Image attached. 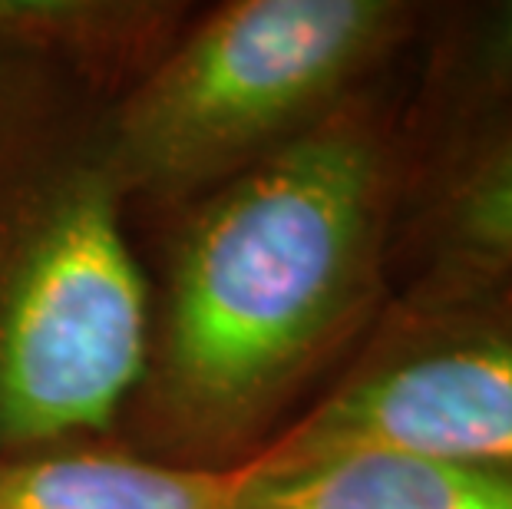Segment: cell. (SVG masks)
Returning <instances> with one entry per match:
<instances>
[{"label": "cell", "mask_w": 512, "mask_h": 509, "mask_svg": "<svg viewBox=\"0 0 512 509\" xmlns=\"http://www.w3.org/2000/svg\"><path fill=\"white\" fill-rule=\"evenodd\" d=\"M407 60L185 209L136 387L146 457L242 467L374 331L394 298Z\"/></svg>", "instance_id": "cell-1"}, {"label": "cell", "mask_w": 512, "mask_h": 509, "mask_svg": "<svg viewBox=\"0 0 512 509\" xmlns=\"http://www.w3.org/2000/svg\"><path fill=\"white\" fill-rule=\"evenodd\" d=\"M43 93L0 70V457L106 430L149 357L100 123L60 126Z\"/></svg>", "instance_id": "cell-2"}, {"label": "cell", "mask_w": 512, "mask_h": 509, "mask_svg": "<svg viewBox=\"0 0 512 509\" xmlns=\"http://www.w3.org/2000/svg\"><path fill=\"white\" fill-rule=\"evenodd\" d=\"M417 0H232L192 20L100 119L123 196L192 205L390 77Z\"/></svg>", "instance_id": "cell-3"}, {"label": "cell", "mask_w": 512, "mask_h": 509, "mask_svg": "<svg viewBox=\"0 0 512 509\" xmlns=\"http://www.w3.org/2000/svg\"><path fill=\"white\" fill-rule=\"evenodd\" d=\"M357 450L512 467V275L397 288L341 374L238 470Z\"/></svg>", "instance_id": "cell-4"}, {"label": "cell", "mask_w": 512, "mask_h": 509, "mask_svg": "<svg viewBox=\"0 0 512 509\" xmlns=\"http://www.w3.org/2000/svg\"><path fill=\"white\" fill-rule=\"evenodd\" d=\"M512 133V0L427 4L400 100V212Z\"/></svg>", "instance_id": "cell-5"}, {"label": "cell", "mask_w": 512, "mask_h": 509, "mask_svg": "<svg viewBox=\"0 0 512 509\" xmlns=\"http://www.w3.org/2000/svg\"><path fill=\"white\" fill-rule=\"evenodd\" d=\"M189 24L176 0H0V70L126 93Z\"/></svg>", "instance_id": "cell-6"}, {"label": "cell", "mask_w": 512, "mask_h": 509, "mask_svg": "<svg viewBox=\"0 0 512 509\" xmlns=\"http://www.w3.org/2000/svg\"><path fill=\"white\" fill-rule=\"evenodd\" d=\"M228 509H512V467L357 450L278 473L235 467Z\"/></svg>", "instance_id": "cell-7"}, {"label": "cell", "mask_w": 512, "mask_h": 509, "mask_svg": "<svg viewBox=\"0 0 512 509\" xmlns=\"http://www.w3.org/2000/svg\"><path fill=\"white\" fill-rule=\"evenodd\" d=\"M512 275V133L400 212L394 291Z\"/></svg>", "instance_id": "cell-8"}, {"label": "cell", "mask_w": 512, "mask_h": 509, "mask_svg": "<svg viewBox=\"0 0 512 509\" xmlns=\"http://www.w3.org/2000/svg\"><path fill=\"white\" fill-rule=\"evenodd\" d=\"M235 470L179 467L110 447L0 457V509H228Z\"/></svg>", "instance_id": "cell-9"}]
</instances>
